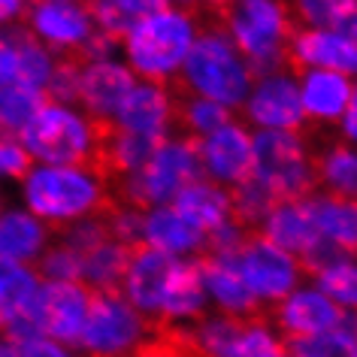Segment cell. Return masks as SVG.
Returning <instances> with one entry per match:
<instances>
[{"label":"cell","instance_id":"6da1fadb","mask_svg":"<svg viewBox=\"0 0 357 357\" xmlns=\"http://www.w3.org/2000/svg\"><path fill=\"white\" fill-rule=\"evenodd\" d=\"M218 33H225L252 79L291 73V40L297 33L284 0H234L218 15Z\"/></svg>","mask_w":357,"mask_h":357},{"label":"cell","instance_id":"7a4b0ae2","mask_svg":"<svg viewBox=\"0 0 357 357\" xmlns=\"http://www.w3.org/2000/svg\"><path fill=\"white\" fill-rule=\"evenodd\" d=\"M22 200L33 218H40L49 230H58L97 215L112 197L85 167H31L22 178Z\"/></svg>","mask_w":357,"mask_h":357},{"label":"cell","instance_id":"3957f363","mask_svg":"<svg viewBox=\"0 0 357 357\" xmlns=\"http://www.w3.org/2000/svg\"><path fill=\"white\" fill-rule=\"evenodd\" d=\"M197 40V22L182 10H167L142 15L124 37V52L130 61V73H139L151 85H169L178 76L185 58Z\"/></svg>","mask_w":357,"mask_h":357},{"label":"cell","instance_id":"277c9868","mask_svg":"<svg viewBox=\"0 0 357 357\" xmlns=\"http://www.w3.org/2000/svg\"><path fill=\"white\" fill-rule=\"evenodd\" d=\"M200 139L169 137L151 151L137 173L115 185L109 197L130 209L149 212L155 206H169L178 197V191L200 182Z\"/></svg>","mask_w":357,"mask_h":357},{"label":"cell","instance_id":"5b68a950","mask_svg":"<svg viewBox=\"0 0 357 357\" xmlns=\"http://www.w3.org/2000/svg\"><path fill=\"white\" fill-rule=\"evenodd\" d=\"M176 82L185 91L206 97V100L234 109L243 106L248 91H252L255 79L248 73V64L243 55L230 46L225 33H200L178 70Z\"/></svg>","mask_w":357,"mask_h":357},{"label":"cell","instance_id":"8992f818","mask_svg":"<svg viewBox=\"0 0 357 357\" xmlns=\"http://www.w3.org/2000/svg\"><path fill=\"white\" fill-rule=\"evenodd\" d=\"M19 142L40 167H91L94 121L76 106L43 103L40 112L24 124Z\"/></svg>","mask_w":357,"mask_h":357},{"label":"cell","instance_id":"52a82bcc","mask_svg":"<svg viewBox=\"0 0 357 357\" xmlns=\"http://www.w3.org/2000/svg\"><path fill=\"white\" fill-rule=\"evenodd\" d=\"M252 178L275 200H309L318 185L306 137L284 130H261L252 137Z\"/></svg>","mask_w":357,"mask_h":357},{"label":"cell","instance_id":"ba28073f","mask_svg":"<svg viewBox=\"0 0 357 357\" xmlns=\"http://www.w3.org/2000/svg\"><path fill=\"white\" fill-rule=\"evenodd\" d=\"M151 327L121 294H91L88 315L79 339L85 357H128Z\"/></svg>","mask_w":357,"mask_h":357},{"label":"cell","instance_id":"9c48e42d","mask_svg":"<svg viewBox=\"0 0 357 357\" xmlns=\"http://www.w3.org/2000/svg\"><path fill=\"white\" fill-rule=\"evenodd\" d=\"M234 261L245 288L255 294V300L261 306H266V312L275 303H282L288 294L297 291L303 279L300 264L291 255H284L282 248H275L270 239H264L261 234H248L239 243Z\"/></svg>","mask_w":357,"mask_h":357},{"label":"cell","instance_id":"30bf717a","mask_svg":"<svg viewBox=\"0 0 357 357\" xmlns=\"http://www.w3.org/2000/svg\"><path fill=\"white\" fill-rule=\"evenodd\" d=\"M88 300L91 291L82 282H40L37 291V318L43 336L52 342L79 351Z\"/></svg>","mask_w":357,"mask_h":357},{"label":"cell","instance_id":"8fae6325","mask_svg":"<svg viewBox=\"0 0 357 357\" xmlns=\"http://www.w3.org/2000/svg\"><path fill=\"white\" fill-rule=\"evenodd\" d=\"M342 315H345V309L330 303L315 288H303V291L297 288L266 312L270 327L279 342H297V339H309V336L327 333V330H336L342 324Z\"/></svg>","mask_w":357,"mask_h":357},{"label":"cell","instance_id":"7c38bea8","mask_svg":"<svg viewBox=\"0 0 357 357\" xmlns=\"http://www.w3.org/2000/svg\"><path fill=\"white\" fill-rule=\"evenodd\" d=\"M245 115L264 130L306 133L309 128L300 103V82L291 73L255 79L252 91L245 97Z\"/></svg>","mask_w":357,"mask_h":357},{"label":"cell","instance_id":"4fadbf2b","mask_svg":"<svg viewBox=\"0 0 357 357\" xmlns=\"http://www.w3.org/2000/svg\"><path fill=\"white\" fill-rule=\"evenodd\" d=\"M176 264H178V257L155 252V248H149L146 243L133 245L128 270H124V282H121V297L128 300L142 318L158 321Z\"/></svg>","mask_w":357,"mask_h":357},{"label":"cell","instance_id":"5bb4252c","mask_svg":"<svg viewBox=\"0 0 357 357\" xmlns=\"http://www.w3.org/2000/svg\"><path fill=\"white\" fill-rule=\"evenodd\" d=\"M28 31L46 46L52 55H76L94 33V22L85 3H31Z\"/></svg>","mask_w":357,"mask_h":357},{"label":"cell","instance_id":"9a60e30c","mask_svg":"<svg viewBox=\"0 0 357 357\" xmlns=\"http://www.w3.org/2000/svg\"><path fill=\"white\" fill-rule=\"evenodd\" d=\"M200 167L218 185H243L252 178V133L236 121L212 130L200 139Z\"/></svg>","mask_w":357,"mask_h":357},{"label":"cell","instance_id":"2e32d148","mask_svg":"<svg viewBox=\"0 0 357 357\" xmlns=\"http://www.w3.org/2000/svg\"><path fill=\"white\" fill-rule=\"evenodd\" d=\"M309 70L357 73V46L342 31H297L291 40V76L300 79Z\"/></svg>","mask_w":357,"mask_h":357},{"label":"cell","instance_id":"e0dca14e","mask_svg":"<svg viewBox=\"0 0 357 357\" xmlns=\"http://www.w3.org/2000/svg\"><path fill=\"white\" fill-rule=\"evenodd\" d=\"M112 124L133 137L164 142L173 133V103H169L167 88L160 85H133L130 94L112 115Z\"/></svg>","mask_w":357,"mask_h":357},{"label":"cell","instance_id":"ac0fdd59","mask_svg":"<svg viewBox=\"0 0 357 357\" xmlns=\"http://www.w3.org/2000/svg\"><path fill=\"white\" fill-rule=\"evenodd\" d=\"M130 88H133L130 67L119 64L115 58L82 64V73H79V97H76V103L82 106L79 112L94 121H112L115 109H119L121 100L130 94Z\"/></svg>","mask_w":357,"mask_h":357},{"label":"cell","instance_id":"d6986e66","mask_svg":"<svg viewBox=\"0 0 357 357\" xmlns=\"http://www.w3.org/2000/svg\"><path fill=\"white\" fill-rule=\"evenodd\" d=\"M206 297L215 300L221 315L230 318H266V306L255 300L236 270L234 255H197Z\"/></svg>","mask_w":357,"mask_h":357},{"label":"cell","instance_id":"ffe728a7","mask_svg":"<svg viewBox=\"0 0 357 357\" xmlns=\"http://www.w3.org/2000/svg\"><path fill=\"white\" fill-rule=\"evenodd\" d=\"M52 70H55V55L28 28L13 24L10 33L3 37V85L13 82L43 94Z\"/></svg>","mask_w":357,"mask_h":357},{"label":"cell","instance_id":"44dd1931","mask_svg":"<svg viewBox=\"0 0 357 357\" xmlns=\"http://www.w3.org/2000/svg\"><path fill=\"white\" fill-rule=\"evenodd\" d=\"M261 236L270 239L284 255H291L294 261H300L321 239L309 212V200H279L270 215H266Z\"/></svg>","mask_w":357,"mask_h":357},{"label":"cell","instance_id":"7402d4cb","mask_svg":"<svg viewBox=\"0 0 357 357\" xmlns=\"http://www.w3.org/2000/svg\"><path fill=\"white\" fill-rule=\"evenodd\" d=\"M300 103L306 124H336L342 121L345 106L351 100L354 85L348 82V76L342 73H327V70H309L300 79Z\"/></svg>","mask_w":357,"mask_h":357},{"label":"cell","instance_id":"603a6c76","mask_svg":"<svg viewBox=\"0 0 357 357\" xmlns=\"http://www.w3.org/2000/svg\"><path fill=\"white\" fill-rule=\"evenodd\" d=\"M142 243L155 252H164L169 257L203 252L206 236L194 225H188L173 206H155L142 215Z\"/></svg>","mask_w":357,"mask_h":357},{"label":"cell","instance_id":"cb8c5ba5","mask_svg":"<svg viewBox=\"0 0 357 357\" xmlns=\"http://www.w3.org/2000/svg\"><path fill=\"white\" fill-rule=\"evenodd\" d=\"M169 206L188 221V225L197 227L203 236H212V234H218L221 227L230 225V194L221 188V185L203 182V178L188 185L185 191H178V197L169 203Z\"/></svg>","mask_w":357,"mask_h":357},{"label":"cell","instance_id":"d4e9b609","mask_svg":"<svg viewBox=\"0 0 357 357\" xmlns=\"http://www.w3.org/2000/svg\"><path fill=\"white\" fill-rule=\"evenodd\" d=\"M200 318H206V288H203L197 257H194V261H178L173 275H169L158 321L194 324V321H200Z\"/></svg>","mask_w":357,"mask_h":357},{"label":"cell","instance_id":"484cf974","mask_svg":"<svg viewBox=\"0 0 357 357\" xmlns=\"http://www.w3.org/2000/svg\"><path fill=\"white\" fill-rule=\"evenodd\" d=\"M52 243V230L28 209H0V257L33 264Z\"/></svg>","mask_w":357,"mask_h":357},{"label":"cell","instance_id":"4316f807","mask_svg":"<svg viewBox=\"0 0 357 357\" xmlns=\"http://www.w3.org/2000/svg\"><path fill=\"white\" fill-rule=\"evenodd\" d=\"M312 151L315 167V185L324 188L330 197H342L357 203V149L348 142H327Z\"/></svg>","mask_w":357,"mask_h":357},{"label":"cell","instance_id":"83f0119b","mask_svg":"<svg viewBox=\"0 0 357 357\" xmlns=\"http://www.w3.org/2000/svg\"><path fill=\"white\" fill-rule=\"evenodd\" d=\"M309 212L321 239H327L330 245H336L348 257H357V203L354 200L318 194V197H309Z\"/></svg>","mask_w":357,"mask_h":357},{"label":"cell","instance_id":"f1b7e54d","mask_svg":"<svg viewBox=\"0 0 357 357\" xmlns=\"http://www.w3.org/2000/svg\"><path fill=\"white\" fill-rule=\"evenodd\" d=\"M130 261V248L119 239H103L91 252L79 257V282L91 294H121L124 270Z\"/></svg>","mask_w":357,"mask_h":357},{"label":"cell","instance_id":"f546056e","mask_svg":"<svg viewBox=\"0 0 357 357\" xmlns=\"http://www.w3.org/2000/svg\"><path fill=\"white\" fill-rule=\"evenodd\" d=\"M40 291V279L28 264H15L0 257V333L33 303Z\"/></svg>","mask_w":357,"mask_h":357},{"label":"cell","instance_id":"4dcf8cb0","mask_svg":"<svg viewBox=\"0 0 357 357\" xmlns=\"http://www.w3.org/2000/svg\"><path fill=\"white\" fill-rule=\"evenodd\" d=\"M297 31H336L357 15V0H284Z\"/></svg>","mask_w":357,"mask_h":357},{"label":"cell","instance_id":"1f68e13d","mask_svg":"<svg viewBox=\"0 0 357 357\" xmlns=\"http://www.w3.org/2000/svg\"><path fill=\"white\" fill-rule=\"evenodd\" d=\"M46 103V94L33 91L24 85H0V137H15L24 130L33 115L40 112V106Z\"/></svg>","mask_w":357,"mask_h":357},{"label":"cell","instance_id":"d6a6232c","mask_svg":"<svg viewBox=\"0 0 357 357\" xmlns=\"http://www.w3.org/2000/svg\"><path fill=\"white\" fill-rule=\"evenodd\" d=\"M318 291L324 294L330 303H336L345 312H357V261L354 257H342V261L330 264L327 270L315 275Z\"/></svg>","mask_w":357,"mask_h":357},{"label":"cell","instance_id":"836d02e7","mask_svg":"<svg viewBox=\"0 0 357 357\" xmlns=\"http://www.w3.org/2000/svg\"><path fill=\"white\" fill-rule=\"evenodd\" d=\"M291 357H357V339L345 327L327 330V333L297 339V342H282Z\"/></svg>","mask_w":357,"mask_h":357},{"label":"cell","instance_id":"e575fe53","mask_svg":"<svg viewBox=\"0 0 357 357\" xmlns=\"http://www.w3.org/2000/svg\"><path fill=\"white\" fill-rule=\"evenodd\" d=\"M31 270L40 282H79V255L52 239L46 252L31 264Z\"/></svg>","mask_w":357,"mask_h":357},{"label":"cell","instance_id":"d590c367","mask_svg":"<svg viewBox=\"0 0 357 357\" xmlns=\"http://www.w3.org/2000/svg\"><path fill=\"white\" fill-rule=\"evenodd\" d=\"M79 73H82V61L76 55H61L55 58V70L49 76L46 85V100L61 103V106H73L79 97Z\"/></svg>","mask_w":357,"mask_h":357},{"label":"cell","instance_id":"8d00e7d4","mask_svg":"<svg viewBox=\"0 0 357 357\" xmlns=\"http://www.w3.org/2000/svg\"><path fill=\"white\" fill-rule=\"evenodd\" d=\"M33 160L15 137H0V178H22L31 173Z\"/></svg>","mask_w":357,"mask_h":357},{"label":"cell","instance_id":"74e56055","mask_svg":"<svg viewBox=\"0 0 357 357\" xmlns=\"http://www.w3.org/2000/svg\"><path fill=\"white\" fill-rule=\"evenodd\" d=\"M15 357H73L64 345L52 342V339H28V342H15Z\"/></svg>","mask_w":357,"mask_h":357},{"label":"cell","instance_id":"f35d334b","mask_svg":"<svg viewBox=\"0 0 357 357\" xmlns=\"http://www.w3.org/2000/svg\"><path fill=\"white\" fill-rule=\"evenodd\" d=\"M106 3H112V6H119L121 13H128L133 22L142 19V15H151V13H160V10H167V0H106Z\"/></svg>","mask_w":357,"mask_h":357},{"label":"cell","instance_id":"ab89813d","mask_svg":"<svg viewBox=\"0 0 357 357\" xmlns=\"http://www.w3.org/2000/svg\"><path fill=\"white\" fill-rule=\"evenodd\" d=\"M28 13V0H0V28L3 24H15V19H22V15Z\"/></svg>","mask_w":357,"mask_h":357},{"label":"cell","instance_id":"60d3db41","mask_svg":"<svg viewBox=\"0 0 357 357\" xmlns=\"http://www.w3.org/2000/svg\"><path fill=\"white\" fill-rule=\"evenodd\" d=\"M342 130H345V137H348V139L357 142V88L351 91V100H348V106H345Z\"/></svg>","mask_w":357,"mask_h":357},{"label":"cell","instance_id":"b9f144b4","mask_svg":"<svg viewBox=\"0 0 357 357\" xmlns=\"http://www.w3.org/2000/svg\"><path fill=\"white\" fill-rule=\"evenodd\" d=\"M261 357H291V354L284 351V345H282V342H275V345L270 348V351H264Z\"/></svg>","mask_w":357,"mask_h":357},{"label":"cell","instance_id":"7bdbcfd3","mask_svg":"<svg viewBox=\"0 0 357 357\" xmlns=\"http://www.w3.org/2000/svg\"><path fill=\"white\" fill-rule=\"evenodd\" d=\"M167 3H176V6H182V13H185V10H191V13L197 10V0H167ZM191 13H188V15H191Z\"/></svg>","mask_w":357,"mask_h":357},{"label":"cell","instance_id":"ee69618b","mask_svg":"<svg viewBox=\"0 0 357 357\" xmlns=\"http://www.w3.org/2000/svg\"><path fill=\"white\" fill-rule=\"evenodd\" d=\"M0 357H15V348L10 342H3V339H0Z\"/></svg>","mask_w":357,"mask_h":357},{"label":"cell","instance_id":"f6af8a7d","mask_svg":"<svg viewBox=\"0 0 357 357\" xmlns=\"http://www.w3.org/2000/svg\"><path fill=\"white\" fill-rule=\"evenodd\" d=\"M33 3H85V0H33Z\"/></svg>","mask_w":357,"mask_h":357},{"label":"cell","instance_id":"bcb514c9","mask_svg":"<svg viewBox=\"0 0 357 357\" xmlns=\"http://www.w3.org/2000/svg\"><path fill=\"white\" fill-rule=\"evenodd\" d=\"M0 85H3V37H0Z\"/></svg>","mask_w":357,"mask_h":357}]
</instances>
